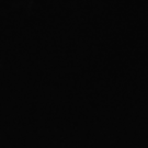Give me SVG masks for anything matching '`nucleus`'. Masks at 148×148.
I'll use <instances>...</instances> for the list:
<instances>
[]
</instances>
